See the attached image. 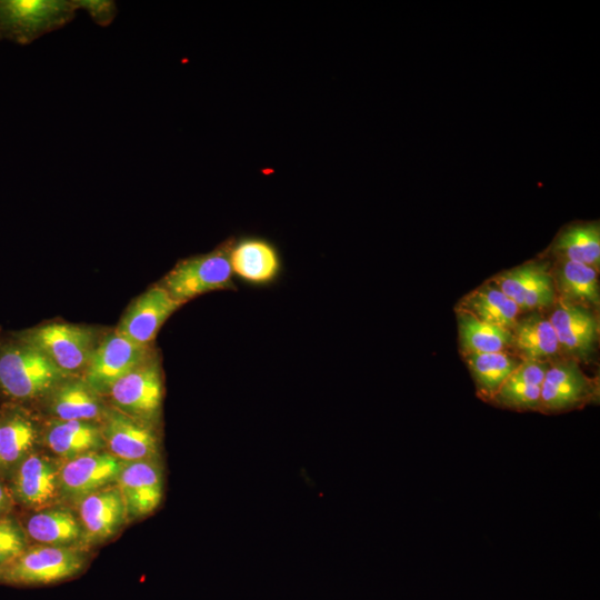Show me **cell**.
Listing matches in <instances>:
<instances>
[{"label": "cell", "mask_w": 600, "mask_h": 600, "mask_svg": "<svg viewBox=\"0 0 600 600\" xmlns=\"http://www.w3.org/2000/svg\"><path fill=\"white\" fill-rule=\"evenodd\" d=\"M458 321L466 354L501 352L512 346L511 330L483 321L463 308H459Z\"/></svg>", "instance_id": "cell-22"}, {"label": "cell", "mask_w": 600, "mask_h": 600, "mask_svg": "<svg viewBox=\"0 0 600 600\" xmlns=\"http://www.w3.org/2000/svg\"><path fill=\"white\" fill-rule=\"evenodd\" d=\"M50 397V409L57 420L96 422L106 410L101 396L80 378L64 379Z\"/></svg>", "instance_id": "cell-18"}, {"label": "cell", "mask_w": 600, "mask_h": 600, "mask_svg": "<svg viewBox=\"0 0 600 600\" xmlns=\"http://www.w3.org/2000/svg\"><path fill=\"white\" fill-rule=\"evenodd\" d=\"M520 310L551 306L556 299L552 274L546 262H528L497 276L492 281Z\"/></svg>", "instance_id": "cell-12"}, {"label": "cell", "mask_w": 600, "mask_h": 600, "mask_svg": "<svg viewBox=\"0 0 600 600\" xmlns=\"http://www.w3.org/2000/svg\"><path fill=\"white\" fill-rule=\"evenodd\" d=\"M553 251L563 260L598 268L600 261L599 222H576L563 228L556 238Z\"/></svg>", "instance_id": "cell-23"}, {"label": "cell", "mask_w": 600, "mask_h": 600, "mask_svg": "<svg viewBox=\"0 0 600 600\" xmlns=\"http://www.w3.org/2000/svg\"><path fill=\"white\" fill-rule=\"evenodd\" d=\"M9 503H10V496L7 489L0 483V516L7 510V508L9 507Z\"/></svg>", "instance_id": "cell-31"}, {"label": "cell", "mask_w": 600, "mask_h": 600, "mask_svg": "<svg viewBox=\"0 0 600 600\" xmlns=\"http://www.w3.org/2000/svg\"><path fill=\"white\" fill-rule=\"evenodd\" d=\"M128 518L127 509L117 486L92 492L79 501L81 541L96 543L112 537Z\"/></svg>", "instance_id": "cell-15"}, {"label": "cell", "mask_w": 600, "mask_h": 600, "mask_svg": "<svg viewBox=\"0 0 600 600\" xmlns=\"http://www.w3.org/2000/svg\"><path fill=\"white\" fill-rule=\"evenodd\" d=\"M182 304L158 283L130 304L116 330L134 343L150 346L162 324Z\"/></svg>", "instance_id": "cell-9"}, {"label": "cell", "mask_w": 600, "mask_h": 600, "mask_svg": "<svg viewBox=\"0 0 600 600\" xmlns=\"http://www.w3.org/2000/svg\"><path fill=\"white\" fill-rule=\"evenodd\" d=\"M27 549V537L10 518L0 519V569L17 559Z\"/></svg>", "instance_id": "cell-29"}, {"label": "cell", "mask_w": 600, "mask_h": 600, "mask_svg": "<svg viewBox=\"0 0 600 600\" xmlns=\"http://www.w3.org/2000/svg\"><path fill=\"white\" fill-rule=\"evenodd\" d=\"M101 432L109 452L123 462L150 460L158 456V438L150 423L107 408Z\"/></svg>", "instance_id": "cell-8"}, {"label": "cell", "mask_w": 600, "mask_h": 600, "mask_svg": "<svg viewBox=\"0 0 600 600\" xmlns=\"http://www.w3.org/2000/svg\"><path fill=\"white\" fill-rule=\"evenodd\" d=\"M60 467L40 454H30L19 466L14 492L24 504L33 508L42 507L56 497L59 489Z\"/></svg>", "instance_id": "cell-17"}, {"label": "cell", "mask_w": 600, "mask_h": 600, "mask_svg": "<svg viewBox=\"0 0 600 600\" xmlns=\"http://www.w3.org/2000/svg\"><path fill=\"white\" fill-rule=\"evenodd\" d=\"M84 557L71 547L40 544L26 549L0 569V579L17 584H50L78 574Z\"/></svg>", "instance_id": "cell-4"}, {"label": "cell", "mask_w": 600, "mask_h": 600, "mask_svg": "<svg viewBox=\"0 0 600 600\" xmlns=\"http://www.w3.org/2000/svg\"><path fill=\"white\" fill-rule=\"evenodd\" d=\"M467 361L481 398L491 400L506 379L521 363L517 358L501 352L470 353Z\"/></svg>", "instance_id": "cell-26"}, {"label": "cell", "mask_w": 600, "mask_h": 600, "mask_svg": "<svg viewBox=\"0 0 600 600\" xmlns=\"http://www.w3.org/2000/svg\"><path fill=\"white\" fill-rule=\"evenodd\" d=\"M559 347L577 359L586 360L593 352L598 338L596 316L583 304L559 299L549 318Z\"/></svg>", "instance_id": "cell-16"}, {"label": "cell", "mask_w": 600, "mask_h": 600, "mask_svg": "<svg viewBox=\"0 0 600 600\" xmlns=\"http://www.w3.org/2000/svg\"><path fill=\"white\" fill-rule=\"evenodd\" d=\"M233 239H227L210 252L179 261L159 284L183 303L208 292L236 290L229 257Z\"/></svg>", "instance_id": "cell-1"}, {"label": "cell", "mask_w": 600, "mask_h": 600, "mask_svg": "<svg viewBox=\"0 0 600 600\" xmlns=\"http://www.w3.org/2000/svg\"><path fill=\"white\" fill-rule=\"evenodd\" d=\"M67 378L29 343L22 341L0 351V387L11 398L28 400L51 393Z\"/></svg>", "instance_id": "cell-2"}, {"label": "cell", "mask_w": 600, "mask_h": 600, "mask_svg": "<svg viewBox=\"0 0 600 600\" xmlns=\"http://www.w3.org/2000/svg\"><path fill=\"white\" fill-rule=\"evenodd\" d=\"M78 9L76 0H4L0 26L20 42H30L67 24Z\"/></svg>", "instance_id": "cell-5"}, {"label": "cell", "mask_w": 600, "mask_h": 600, "mask_svg": "<svg viewBox=\"0 0 600 600\" xmlns=\"http://www.w3.org/2000/svg\"><path fill=\"white\" fill-rule=\"evenodd\" d=\"M553 280L561 299L586 307L587 304H599V283L594 268L563 260L557 269Z\"/></svg>", "instance_id": "cell-27"}, {"label": "cell", "mask_w": 600, "mask_h": 600, "mask_svg": "<svg viewBox=\"0 0 600 600\" xmlns=\"http://www.w3.org/2000/svg\"><path fill=\"white\" fill-rule=\"evenodd\" d=\"M548 366L524 361L506 379L490 401L514 410H539L541 386Z\"/></svg>", "instance_id": "cell-19"}, {"label": "cell", "mask_w": 600, "mask_h": 600, "mask_svg": "<svg viewBox=\"0 0 600 600\" xmlns=\"http://www.w3.org/2000/svg\"><path fill=\"white\" fill-rule=\"evenodd\" d=\"M26 530L33 540L46 546L70 547L82 539L79 519L63 508L34 513L28 519Z\"/></svg>", "instance_id": "cell-21"}, {"label": "cell", "mask_w": 600, "mask_h": 600, "mask_svg": "<svg viewBox=\"0 0 600 600\" xmlns=\"http://www.w3.org/2000/svg\"><path fill=\"white\" fill-rule=\"evenodd\" d=\"M108 396L113 407L126 414L147 423L154 421L163 399V381L157 359L149 356L118 380Z\"/></svg>", "instance_id": "cell-6"}, {"label": "cell", "mask_w": 600, "mask_h": 600, "mask_svg": "<svg viewBox=\"0 0 600 600\" xmlns=\"http://www.w3.org/2000/svg\"><path fill=\"white\" fill-rule=\"evenodd\" d=\"M149 356V346L134 343L114 329L98 342L82 379L99 396H108L118 380Z\"/></svg>", "instance_id": "cell-7"}, {"label": "cell", "mask_w": 600, "mask_h": 600, "mask_svg": "<svg viewBox=\"0 0 600 600\" xmlns=\"http://www.w3.org/2000/svg\"><path fill=\"white\" fill-rule=\"evenodd\" d=\"M79 9H84L92 20L100 26H108L116 16L113 1L104 0H76Z\"/></svg>", "instance_id": "cell-30"}, {"label": "cell", "mask_w": 600, "mask_h": 600, "mask_svg": "<svg viewBox=\"0 0 600 600\" xmlns=\"http://www.w3.org/2000/svg\"><path fill=\"white\" fill-rule=\"evenodd\" d=\"M36 436L33 424L22 417L0 423V466H10L23 458L32 448Z\"/></svg>", "instance_id": "cell-28"}, {"label": "cell", "mask_w": 600, "mask_h": 600, "mask_svg": "<svg viewBox=\"0 0 600 600\" xmlns=\"http://www.w3.org/2000/svg\"><path fill=\"white\" fill-rule=\"evenodd\" d=\"M229 257L233 277L251 286L273 283L281 273L282 260L278 248L262 237L233 239Z\"/></svg>", "instance_id": "cell-13"}, {"label": "cell", "mask_w": 600, "mask_h": 600, "mask_svg": "<svg viewBox=\"0 0 600 600\" xmlns=\"http://www.w3.org/2000/svg\"><path fill=\"white\" fill-rule=\"evenodd\" d=\"M22 341L40 350L67 377L86 370L98 344L92 328L63 322H50L29 330Z\"/></svg>", "instance_id": "cell-3"}, {"label": "cell", "mask_w": 600, "mask_h": 600, "mask_svg": "<svg viewBox=\"0 0 600 600\" xmlns=\"http://www.w3.org/2000/svg\"><path fill=\"white\" fill-rule=\"evenodd\" d=\"M512 346L529 361L554 356L560 348L549 319L538 313L518 320L512 329Z\"/></svg>", "instance_id": "cell-24"}, {"label": "cell", "mask_w": 600, "mask_h": 600, "mask_svg": "<svg viewBox=\"0 0 600 600\" xmlns=\"http://www.w3.org/2000/svg\"><path fill=\"white\" fill-rule=\"evenodd\" d=\"M116 482L124 501L128 517L148 516L161 502L162 471L154 459L123 462Z\"/></svg>", "instance_id": "cell-14"}, {"label": "cell", "mask_w": 600, "mask_h": 600, "mask_svg": "<svg viewBox=\"0 0 600 600\" xmlns=\"http://www.w3.org/2000/svg\"><path fill=\"white\" fill-rule=\"evenodd\" d=\"M597 396L596 384L577 363H557L544 374L539 410L546 413L568 411L593 401Z\"/></svg>", "instance_id": "cell-10"}, {"label": "cell", "mask_w": 600, "mask_h": 600, "mask_svg": "<svg viewBox=\"0 0 600 600\" xmlns=\"http://www.w3.org/2000/svg\"><path fill=\"white\" fill-rule=\"evenodd\" d=\"M463 309L477 318L512 331L520 309L494 283L488 282L471 292L462 302Z\"/></svg>", "instance_id": "cell-25"}, {"label": "cell", "mask_w": 600, "mask_h": 600, "mask_svg": "<svg viewBox=\"0 0 600 600\" xmlns=\"http://www.w3.org/2000/svg\"><path fill=\"white\" fill-rule=\"evenodd\" d=\"M46 443L64 460L99 451L104 446L101 427L97 422L74 420H56L46 432Z\"/></svg>", "instance_id": "cell-20"}, {"label": "cell", "mask_w": 600, "mask_h": 600, "mask_svg": "<svg viewBox=\"0 0 600 600\" xmlns=\"http://www.w3.org/2000/svg\"><path fill=\"white\" fill-rule=\"evenodd\" d=\"M123 466L110 452L93 451L66 460L60 467L59 489L79 501L86 496L109 487Z\"/></svg>", "instance_id": "cell-11"}]
</instances>
